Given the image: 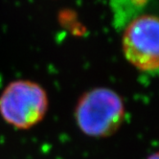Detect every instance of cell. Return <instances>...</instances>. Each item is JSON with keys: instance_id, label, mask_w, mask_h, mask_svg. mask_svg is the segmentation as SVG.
I'll list each match as a JSON object with an SVG mask.
<instances>
[{"instance_id": "6da1fadb", "label": "cell", "mask_w": 159, "mask_h": 159, "mask_svg": "<svg viewBox=\"0 0 159 159\" xmlns=\"http://www.w3.org/2000/svg\"><path fill=\"white\" fill-rule=\"evenodd\" d=\"M126 116V106L121 95L109 87L87 90L79 98L74 117L78 128L90 137L104 138L114 134Z\"/></svg>"}, {"instance_id": "7a4b0ae2", "label": "cell", "mask_w": 159, "mask_h": 159, "mask_svg": "<svg viewBox=\"0 0 159 159\" xmlns=\"http://www.w3.org/2000/svg\"><path fill=\"white\" fill-rule=\"evenodd\" d=\"M48 108L46 89L32 80H15L0 93V116L17 129L35 127L43 120Z\"/></svg>"}, {"instance_id": "3957f363", "label": "cell", "mask_w": 159, "mask_h": 159, "mask_svg": "<svg viewBox=\"0 0 159 159\" xmlns=\"http://www.w3.org/2000/svg\"><path fill=\"white\" fill-rule=\"evenodd\" d=\"M125 59L140 72L157 74L159 68V21L146 13L132 19L122 30Z\"/></svg>"}, {"instance_id": "277c9868", "label": "cell", "mask_w": 159, "mask_h": 159, "mask_svg": "<svg viewBox=\"0 0 159 159\" xmlns=\"http://www.w3.org/2000/svg\"><path fill=\"white\" fill-rule=\"evenodd\" d=\"M152 0H109L114 28L117 31H122L132 19L146 14V10L152 4Z\"/></svg>"}, {"instance_id": "5b68a950", "label": "cell", "mask_w": 159, "mask_h": 159, "mask_svg": "<svg viewBox=\"0 0 159 159\" xmlns=\"http://www.w3.org/2000/svg\"><path fill=\"white\" fill-rule=\"evenodd\" d=\"M148 159H159L158 158V152H154L153 154H151L149 157H148Z\"/></svg>"}]
</instances>
